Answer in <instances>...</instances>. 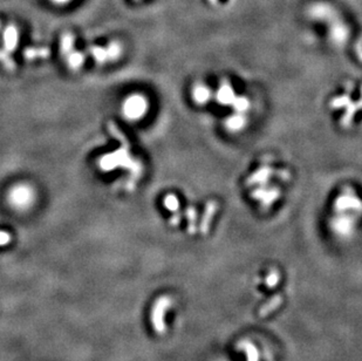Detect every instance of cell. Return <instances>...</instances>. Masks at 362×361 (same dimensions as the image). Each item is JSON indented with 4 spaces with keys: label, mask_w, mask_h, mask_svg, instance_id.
<instances>
[{
    "label": "cell",
    "mask_w": 362,
    "mask_h": 361,
    "mask_svg": "<svg viewBox=\"0 0 362 361\" xmlns=\"http://www.w3.org/2000/svg\"><path fill=\"white\" fill-rule=\"evenodd\" d=\"M108 128H109L110 134L120 141V148L115 150L114 153L103 155L97 161L99 168L106 173L107 171H113L116 168H124V169L130 171L131 176L138 177L142 173V165L137 160L131 157L129 143H128L127 138L124 137L122 131L115 126L114 122L108 123Z\"/></svg>",
    "instance_id": "1"
},
{
    "label": "cell",
    "mask_w": 362,
    "mask_h": 361,
    "mask_svg": "<svg viewBox=\"0 0 362 361\" xmlns=\"http://www.w3.org/2000/svg\"><path fill=\"white\" fill-rule=\"evenodd\" d=\"M171 304L172 300L168 296H162L155 300L153 309H151L150 320L155 333H157V335L162 336L167 332V325H165L164 317L168 310L170 309Z\"/></svg>",
    "instance_id": "2"
},
{
    "label": "cell",
    "mask_w": 362,
    "mask_h": 361,
    "mask_svg": "<svg viewBox=\"0 0 362 361\" xmlns=\"http://www.w3.org/2000/svg\"><path fill=\"white\" fill-rule=\"evenodd\" d=\"M35 200V192L28 184H18L12 188L8 194V201L18 210H25L33 204Z\"/></svg>",
    "instance_id": "3"
},
{
    "label": "cell",
    "mask_w": 362,
    "mask_h": 361,
    "mask_svg": "<svg viewBox=\"0 0 362 361\" xmlns=\"http://www.w3.org/2000/svg\"><path fill=\"white\" fill-rule=\"evenodd\" d=\"M124 116L129 120H140L148 110V101L141 94H133L123 102Z\"/></svg>",
    "instance_id": "4"
},
{
    "label": "cell",
    "mask_w": 362,
    "mask_h": 361,
    "mask_svg": "<svg viewBox=\"0 0 362 361\" xmlns=\"http://www.w3.org/2000/svg\"><path fill=\"white\" fill-rule=\"evenodd\" d=\"M90 53L93 54L94 59L100 63L114 61V60L120 58L121 54H122V46L120 42L114 41L107 47L94 46L90 48Z\"/></svg>",
    "instance_id": "5"
},
{
    "label": "cell",
    "mask_w": 362,
    "mask_h": 361,
    "mask_svg": "<svg viewBox=\"0 0 362 361\" xmlns=\"http://www.w3.org/2000/svg\"><path fill=\"white\" fill-rule=\"evenodd\" d=\"M4 50L11 54L19 43V31L14 25H8L4 31Z\"/></svg>",
    "instance_id": "6"
},
{
    "label": "cell",
    "mask_w": 362,
    "mask_h": 361,
    "mask_svg": "<svg viewBox=\"0 0 362 361\" xmlns=\"http://www.w3.org/2000/svg\"><path fill=\"white\" fill-rule=\"evenodd\" d=\"M217 209H218L217 202L211 201L206 204L205 212H204V215H203V218L201 222V232L203 235L208 234V231L210 229V224H211V221H212V218H214Z\"/></svg>",
    "instance_id": "7"
},
{
    "label": "cell",
    "mask_w": 362,
    "mask_h": 361,
    "mask_svg": "<svg viewBox=\"0 0 362 361\" xmlns=\"http://www.w3.org/2000/svg\"><path fill=\"white\" fill-rule=\"evenodd\" d=\"M279 190L278 189H270V190H257L253 192V197L256 198V200L260 201V203H262L264 207H267V205H271L277 200V197L279 196Z\"/></svg>",
    "instance_id": "8"
},
{
    "label": "cell",
    "mask_w": 362,
    "mask_h": 361,
    "mask_svg": "<svg viewBox=\"0 0 362 361\" xmlns=\"http://www.w3.org/2000/svg\"><path fill=\"white\" fill-rule=\"evenodd\" d=\"M282 304H283V297L282 296H280V295L273 296L272 298L269 300V302H267L266 304H264L262 308L259 309V312H258L259 317H262V318H265V317L270 316L271 313L275 311V310L278 309L279 306L282 305Z\"/></svg>",
    "instance_id": "9"
},
{
    "label": "cell",
    "mask_w": 362,
    "mask_h": 361,
    "mask_svg": "<svg viewBox=\"0 0 362 361\" xmlns=\"http://www.w3.org/2000/svg\"><path fill=\"white\" fill-rule=\"evenodd\" d=\"M235 99H236L235 93H233L231 86H230L228 82L223 83L217 93V100L223 104H230L233 102V100Z\"/></svg>",
    "instance_id": "10"
},
{
    "label": "cell",
    "mask_w": 362,
    "mask_h": 361,
    "mask_svg": "<svg viewBox=\"0 0 362 361\" xmlns=\"http://www.w3.org/2000/svg\"><path fill=\"white\" fill-rule=\"evenodd\" d=\"M84 60H86V58H84L83 54L77 52V50L73 49L72 52L66 54V61H67V63H68L69 68L73 70L79 69L80 67L84 63Z\"/></svg>",
    "instance_id": "11"
},
{
    "label": "cell",
    "mask_w": 362,
    "mask_h": 361,
    "mask_svg": "<svg viewBox=\"0 0 362 361\" xmlns=\"http://www.w3.org/2000/svg\"><path fill=\"white\" fill-rule=\"evenodd\" d=\"M210 97H211V92L208 87L203 85H197L192 89V99L197 103H205L208 102Z\"/></svg>",
    "instance_id": "12"
},
{
    "label": "cell",
    "mask_w": 362,
    "mask_h": 361,
    "mask_svg": "<svg viewBox=\"0 0 362 361\" xmlns=\"http://www.w3.org/2000/svg\"><path fill=\"white\" fill-rule=\"evenodd\" d=\"M271 175H272V169L269 167H263L256 171L252 176L249 178L250 184H256V183H264L267 178H269Z\"/></svg>",
    "instance_id": "13"
},
{
    "label": "cell",
    "mask_w": 362,
    "mask_h": 361,
    "mask_svg": "<svg viewBox=\"0 0 362 361\" xmlns=\"http://www.w3.org/2000/svg\"><path fill=\"white\" fill-rule=\"evenodd\" d=\"M359 107L357 103H350L347 106V109H346V113H345V115L343 116V119H341V126L345 127V128H348L351 126L352 121H353L354 116H355V113L358 112Z\"/></svg>",
    "instance_id": "14"
},
{
    "label": "cell",
    "mask_w": 362,
    "mask_h": 361,
    "mask_svg": "<svg viewBox=\"0 0 362 361\" xmlns=\"http://www.w3.org/2000/svg\"><path fill=\"white\" fill-rule=\"evenodd\" d=\"M74 49V35L70 33H65L60 40V50L62 54H68Z\"/></svg>",
    "instance_id": "15"
},
{
    "label": "cell",
    "mask_w": 362,
    "mask_h": 361,
    "mask_svg": "<svg viewBox=\"0 0 362 361\" xmlns=\"http://www.w3.org/2000/svg\"><path fill=\"white\" fill-rule=\"evenodd\" d=\"M242 349L246 354V358H248V361H259V352L258 349L253 345L252 343L250 342H244L242 344Z\"/></svg>",
    "instance_id": "16"
},
{
    "label": "cell",
    "mask_w": 362,
    "mask_h": 361,
    "mask_svg": "<svg viewBox=\"0 0 362 361\" xmlns=\"http://www.w3.org/2000/svg\"><path fill=\"white\" fill-rule=\"evenodd\" d=\"M245 122H246V120L244 116L233 115V116H230L229 119L226 120L225 126L228 127L230 130H239L245 126Z\"/></svg>",
    "instance_id": "17"
},
{
    "label": "cell",
    "mask_w": 362,
    "mask_h": 361,
    "mask_svg": "<svg viewBox=\"0 0 362 361\" xmlns=\"http://www.w3.org/2000/svg\"><path fill=\"white\" fill-rule=\"evenodd\" d=\"M23 55L29 60L35 58H47L49 55V49L46 48V47L45 48L43 47H41V48H28L23 52Z\"/></svg>",
    "instance_id": "18"
},
{
    "label": "cell",
    "mask_w": 362,
    "mask_h": 361,
    "mask_svg": "<svg viewBox=\"0 0 362 361\" xmlns=\"http://www.w3.org/2000/svg\"><path fill=\"white\" fill-rule=\"evenodd\" d=\"M163 203H164V207L167 208L169 211L178 212L179 201H178V198L175 196V195H172V194L167 195V196L164 197Z\"/></svg>",
    "instance_id": "19"
},
{
    "label": "cell",
    "mask_w": 362,
    "mask_h": 361,
    "mask_svg": "<svg viewBox=\"0 0 362 361\" xmlns=\"http://www.w3.org/2000/svg\"><path fill=\"white\" fill-rule=\"evenodd\" d=\"M280 281V273L277 270H272L269 275H267L265 279V284L269 289H275L277 285L279 284Z\"/></svg>",
    "instance_id": "20"
},
{
    "label": "cell",
    "mask_w": 362,
    "mask_h": 361,
    "mask_svg": "<svg viewBox=\"0 0 362 361\" xmlns=\"http://www.w3.org/2000/svg\"><path fill=\"white\" fill-rule=\"evenodd\" d=\"M232 106L238 113H244L249 109L250 102L246 97H237V99L233 100Z\"/></svg>",
    "instance_id": "21"
},
{
    "label": "cell",
    "mask_w": 362,
    "mask_h": 361,
    "mask_svg": "<svg viewBox=\"0 0 362 361\" xmlns=\"http://www.w3.org/2000/svg\"><path fill=\"white\" fill-rule=\"evenodd\" d=\"M0 62H1L5 68L8 70H13L15 68V63L11 58V54L5 52L4 49L0 50Z\"/></svg>",
    "instance_id": "22"
},
{
    "label": "cell",
    "mask_w": 362,
    "mask_h": 361,
    "mask_svg": "<svg viewBox=\"0 0 362 361\" xmlns=\"http://www.w3.org/2000/svg\"><path fill=\"white\" fill-rule=\"evenodd\" d=\"M351 103V99L348 95H343L339 97H334L331 101V107L332 108H336V109H339V108H344L347 107L348 104Z\"/></svg>",
    "instance_id": "23"
},
{
    "label": "cell",
    "mask_w": 362,
    "mask_h": 361,
    "mask_svg": "<svg viewBox=\"0 0 362 361\" xmlns=\"http://www.w3.org/2000/svg\"><path fill=\"white\" fill-rule=\"evenodd\" d=\"M185 215H187L188 221H189V232L190 234H194L196 231L195 222H196V210L192 207L188 208V210L185 211Z\"/></svg>",
    "instance_id": "24"
},
{
    "label": "cell",
    "mask_w": 362,
    "mask_h": 361,
    "mask_svg": "<svg viewBox=\"0 0 362 361\" xmlns=\"http://www.w3.org/2000/svg\"><path fill=\"white\" fill-rule=\"evenodd\" d=\"M346 28L343 25H339V26H334L333 29H332V34H333V38H337V39H340V40H344V38H346Z\"/></svg>",
    "instance_id": "25"
},
{
    "label": "cell",
    "mask_w": 362,
    "mask_h": 361,
    "mask_svg": "<svg viewBox=\"0 0 362 361\" xmlns=\"http://www.w3.org/2000/svg\"><path fill=\"white\" fill-rule=\"evenodd\" d=\"M11 235L6 231H0V246L7 245L9 242H11Z\"/></svg>",
    "instance_id": "26"
},
{
    "label": "cell",
    "mask_w": 362,
    "mask_h": 361,
    "mask_svg": "<svg viewBox=\"0 0 362 361\" xmlns=\"http://www.w3.org/2000/svg\"><path fill=\"white\" fill-rule=\"evenodd\" d=\"M52 1L56 5H65V4H68L70 0H52Z\"/></svg>",
    "instance_id": "27"
},
{
    "label": "cell",
    "mask_w": 362,
    "mask_h": 361,
    "mask_svg": "<svg viewBox=\"0 0 362 361\" xmlns=\"http://www.w3.org/2000/svg\"><path fill=\"white\" fill-rule=\"evenodd\" d=\"M210 1H211L212 4H216V2H217V0H210Z\"/></svg>",
    "instance_id": "28"
}]
</instances>
